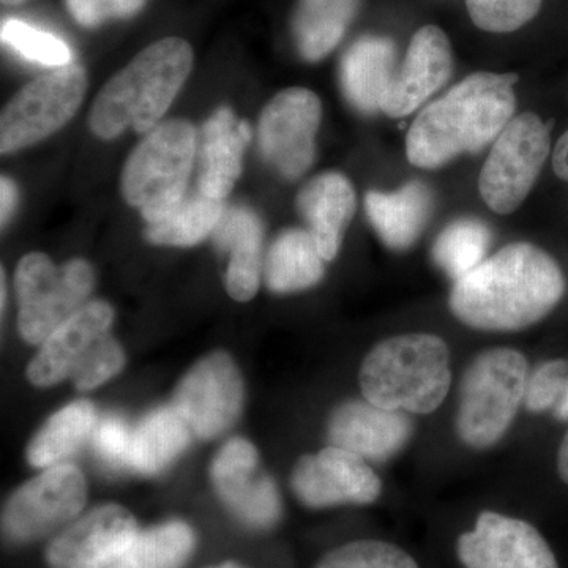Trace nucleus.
Returning a JSON list of instances; mask_svg holds the SVG:
<instances>
[{
  "instance_id": "nucleus-1",
  "label": "nucleus",
  "mask_w": 568,
  "mask_h": 568,
  "mask_svg": "<svg viewBox=\"0 0 568 568\" xmlns=\"http://www.w3.org/2000/svg\"><path fill=\"white\" fill-rule=\"evenodd\" d=\"M566 294L559 264L532 244L507 245L454 284L452 313L485 332H518L540 323Z\"/></svg>"
},
{
  "instance_id": "nucleus-2",
  "label": "nucleus",
  "mask_w": 568,
  "mask_h": 568,
  "mask_svg": "<svg viewBox=\"0 0 568 568\" xmlns=\"http://www.w3.org/2000/svg\"><path fill=\"white\" fill-rule=\"evenodd\" d=\"M517 74L474 73L417 115L407 134V159L436 170L497 140L517 108Z\"/></svg>"
},
{
  "instance_id": "nucleus-3",
  "label": "nucleus",
  "mask_w": 568,
  "mask_h": 568,
  "mask_svg": "<svg viewBox=\"0 0 568 568\" xmlns=\"http://www.w3.org/2000/svg\"><path fill=\"white\" fill-rule=\"evenodd\" d=\"M192 67L193 50L185 40L155 41L100 91L89 118L92 133L114 140L129 129L151 132L170 110Z\"/></svg>"
},
{
  "instance_id": "nucleus-4",
  "label": "nucleus",
  "mask_w": 568,
  "mask_h": 568,
  "mask_svg": "<svg viewBox=\"0 0 568 568\" xmlns=\"http://www.w3.org/2000/svg\"><path fill=\"white\" fill-rule=\"evenodd\" d=\"M366 402L406 414H432L452 384L450 351L439 336H390L373 347L361 368Z\"/></svg>"
},
{
  "instance_id": "nucleus-5",
  "label": "nucleus",
  "mask_w": 568,
  "mask_h": 568,
  "mask_svg": "<svg viewBox=\"0 0 568 568\" xmlns=\"http://www.w3.org/2000/svg\"><path fill=\"white\" fill-rule=\"evenodd\" d=\"M529 375L528 358L510 347L474 358L459 387L457 433L463 444L485 450L500 443L525 405Z\"/></svg>"
},
{
  "instance_id": "nucleus-6",
  "label": "nucleus",
  "mask_w": 568,
  "mask_h": 568,
  "mask_svg": "<svg viewBox=\"0 0 568 568\" xmlns=\"http://www.w3.org/2000/svg\"><path fill=\"white\" fill-rule=\"evenodd\" d=\"M196 151L194 126L175 119L152 129L130 153L122 171V194L148 224L160 222L181 203Z\"/></svg>"
},
{
  "instance_id": "nucleus-7",
  "label": "nucleus",
  "mask_w": 568,
  "mask_h": 568,
  "mask_svg": "<svg viewBox=\"0 0 568 568\" xmlns=\"http://www.w3.org/2000/svg\"><path fill=\"white\" fill-rule=\"evenodd\" d=\"M93 283L95 275L88 261L73 260L55 267L41 253L22 257L17 268L18 327L22 338L41 345L85 305Z\"/></svg>"
},
{
  "instance_id": "nucleus-8",
  "label": "nucleus",
  "mask_w": 568,
  "mask_h": 568,
  "mask_svg": "<svg viewBox=\"0 0 568 568\" xmlns=\"http://www.w3.org/2000/svg\"><path fill=\"white\" fill-rule=\"evenodd\" d=\"M88 77L80 65L61 67L41 74L3 108L0 151H21L61 130L80 110Z\"/></svg>"
},
{
  "instance_id": "nucleus-9",
  "label": "nucleus",
  "mask_w": 568,
  "mask_h": 568,
  "mask_svg": "<svg viewBox=\"0 0 568 568\" xmlns=\"http://www.w3.org/2000/svg\"><path fill=\"white\" fill-rule=\"evenodd\" d=\"M88 500V485L78 467L54 465L10 496L2 511V532L10 544L54 537L74 521Z\"/></svg>"
},
{
  "instance_id": "nucleus-10",
  "label": "nucleus",
  "mask_w": 568,
  "mask_h": 568,
  "mask_svg": "<svg viewBox=\"0 0 568 568\" xmlns=\"http://www.w3.org/2000/svg\"><path fill=\"white\" fill-rule=\"evenodd\" d=\"M549 153V123L536 114L518 115L497 136L478 179L491 211H517L536 183Z\"/></svg>"
},
{
  "instance_id": "nucleus-11",
  "label": "nucleus",
  "mask_w": 568,
  "mask_h": 568,
  "mask_svg": "<svg viewBox=\"0 0 568 568\" xmlns=\"http://www.w3.org/2000/svg\"><path fill=\"white\" fill-rule=\"evenodd\" d=\"M244 405V381L233 358L213 353L197 362L175 388L173 407L201 439L222 435Z\"/></svg>"
},
{
  "instance_id": "nucleus-12",
  "label": "nucleus",
  "mask_w": 568,
  "mask_h": 568,
  "mask_svg": "<svg viewBox=\"0 0 568 568\" xmlns=\"http://www.w3.org/2000/svg\"><path fill=\"white\" fill-rule=\"evenodd\" d=\"M321 114L316 93L302 88L280 92L264 108L257 126L260 149L283 178L293 181L312 166Z\"/></svg>"
},
{
  "instance_id": "nucleus-13",
  "label": "nucleus",
  "mask_w": 568,
  "mask_h": 568,
  "mask_svg": "<svg viewBox=\"0 0 568 568\" xmlns=\"http://www.w3.org/2000/svg\"><path fill=\"white\" fill-rule=\"evenodd\" d=\"M211 476L216 495L239 523L253 530L278 525L283 507L278 488L260 469L256 448L248 440H227L212 463Z\"/></svg>"
},
{
  "instance_id": "nucleus-14",
  "label": "nucleus",
  "mask_w": 568,
  "mask_h": 568,
  "mask_svg": "<svg viewBox=\"0 0 568 568\" xmlns=\"http://www.w3.org/2000/svg\"><path fill=\"white\" fill-rule=\"evenodd\" d=\"M132 511L118 504L92 508L51 537L44 549L50 568H106L140 532Z\"/></svg>"
},
{
  "instance_id": "nucleus-15",
  "label": "nucleus",
  "mask_w": 568,
  "mask_h": 568,
  "mask_svg": "<svg viewBox=\"0 0 568 568\" xmlns=\"http://www.w3.org/2000/svg\"><path fill=\"white\" fill-rule=\"evenodd\" d=\"M291 484L301 503L312 508L365 506L375 503L383 489L365 458L335 446L298 459Z\"/></svg>"
},
{
  "instance_id": "nucleus-16",
  "label": "nucleus",
  "mask_w": 568,
  "mask_h": 568,
  "mask_svg": "<svg viewBox=\"0 0 568 568\" xmlns=\"http://www.w3.org/2000/svg\"><path fill=\"white\" fill-rule=\"evenodd\" d=\"M465 568H559L555 552L532 525L496 511L478 515L457 545Z\"/></svg>"
},
{
  "instance_id": "nucleus-17",
  "label": "nucleus",
  "mask_w": 568,
  "mask_h": 568,
  "mask_svg": "<svg viewBox=\"0 0 568 568\" xmlns=\"http://www.w3.org/2000/svg\"><path fill=\"white\" fill-rule=\"evenodd\" d=\"M454 69L450 43L436 26H425L414 36L405 62L395 71L381 111L388 118H405L418 110L446 84Z\"/></svg>"
},
{
  "instance_id": "nucleus-18",
  "label": "nucleus",
  "mask_w": 568,
  "mask_h": 568,
  "mask_svg": "<svg viewBox=\"0 0 568 568\" xmlns=\"http://www.w3.org/2000/svg\"><path fill=\"white\" fill-rule=\"evenodd\" d=\"M413 428V422L403 410L384 409L366 399H351L332 414L328 439L332 446L369 462H386L405 448Z\"/></svg>"
},
{
  "instance_id": "nucleus-19",
  "label": "nucleus",
  "mask_w": 568,
  "mask_h": 568,
  "mask_svg": "<svg viewBox=\"0 0 568 568\" xmlns=\"http://www.w3.org/2000/svg\"><path fill=\"white\" fill-rule=\"evenodd\" d=\"M114 321L111 305L103 301L89 302L43 343L29 365L28 376L39 387H50L73 375L102 336L110 334Z\"/></svg>"
},
{
  "instance_id": "nucleus-20",
  "label": "nucleus",
  "mask_w": 568,
  "mask_h": 568,
  "mask_svg": "<svg viewBox=\"0 0 568 568\" xmlns=\"http://www.w3.org/2000/svg\"><path fill=\"white\" fill-rule=\"evenodd\" d=\"M252 140L248 122L239 121L230 108H220L197 138V190L223 201L242 174V159Z\"/></svg>"
},
{
  "instance_id": "nucleus-21",
  "label": "nucleus",
  "mask_w": 568,
  "mask_h": 568,
  "mask_svg": "<svg viewBox=\"0 0 568 568\" xmlns=\"http://www.w3.org/2000/svg\"><path fill=\"white\" fill-rule=\"evenodd\" d=\"M297 207L321 256L335 260L355 213L353 183L339 173L320 174L298 193Z\"/></svg>"
},
{
  "instance_id": "nucleus-22",
  "label": "nucleus",
  "mask_w": 568,
  "mask_h": 568,
  "mask_svg": "<svg viewBox=\"0 0 568 568\" xmlns=\"http://www.w3.org/2000/svg\"><path fill=\"white\" fill-rule=\"evenodd\" d=\"M213 242L222 252H230L226 290L234 301L246 302L260 287L263 223L246 207L224 211L213 231Z\"/></svg>"
},
{
  "instance_id": "nucleus-23",
  "label": "nucleus",
  "mask_w": 568,
  "mask_h": 568,
  "mask_svg": "<svg viewBox=\"0 0 568 568\" xmlns=\"http://www.w3.org/2000/svg\"><path fill=\"white\" fill-rule=\"evenodd\" d=\"M365 209L384 244L403 252L416 244L425 230L432 215L433 194L424 183L409 182L395 193H366Z\"/></svg>"
},
{
  "instance_id": "nucleus-24",
  "label": "nucleus",
  "mask_w": 568,
  "mask_h": 568,
  "mask_svg": "<svg viewBox=\"0 0 568 568\" xmlns=\"http://www.w3.org/2000/svg\"><path fill=\"white\" fill-rule=\"evenodd\" d=\"M395 47L390 40L366 37L346 52L342 84L346 99L365 114L381 110L384 93L395 74Z\"/></svg>"
},
{
  "instance_id": "nucleus-25",
  "label": "nucleus",
  "mask_w": 568,
  "mask_h": 568,
  "mask_svg": "<svg viewBox=\"0 0 568 568\" xmlns=\"http://www.w3.org/2000/svg\"><path fill=\"white\" fill-rule=\"evenodd\" d=\"M323 275L324 257L308 231H284L268 250L265 283L276 294L308 290L320 283Z\"/></svg>"
},
{
  "instance_id": "nucleus-26",
  "label": "nucleus",
  "mask_w": 568,
  "mask_h": 568,
  "mask_svg": "<svg viewBox=\"0 0 568 568\" xmlns=\"http://www.w3.org/2000/svg\"><path fill=\"white\" fill-rule=\"evenodd\" d=\"M190 436L173 406L153 410L133 432L130 467L144 476L162 473L185 450Z\"/></svg>"
},
{
  "instance_id": "nucleus-27",
  "label": "nucleus",
  "mask_w": 568,
  "mask_h": 568,
  "mask_svg": "<svg viewBox=\"0 0 568 568\" xmlns=\"http://www.w3.org/2000/svg\"><path fill=\"white\" fill-rule=\"evenodd\" d=\"M196 545L192 526L171 519L140 530L130 547L106 568H185Z\"/></svg>"
},
{
  "instance_id": "nucleus-28",
  "label": "nucleus",
  "mask_w": 568,
  "mask_h": 568,
  "mask_svg": "<svg viewBox=\"0 0 568 568\" xmlns=\"http://www.w3.org/2000/svg\"><path fill=\"white\" fill-rule=\"evenodd\" d=\"M355 9L357 0H298L294 36L302 58L316 62L334 50Z\"/></svg>"
},
{
  "instance_id": "nucleus-29",
  "label": "nucleus",
  "mask_w": 568,
  "mask_h": 568,
  "mask_svg": "<svg viewBox=\"0 0 568 568\" xmlns=\"http://www.w3.org/2000/svg\"><path fill=\"white\" fill-rule=\"evenodd\" d=\"M95 409L89 402L62 407L43 425L28 448V459L36 467H51L69 458L92 435Z\"/></svg>"
},
{
  "instance_id": "nucleus-30",
  "label": "nucleus",
  "mask_w": 568,
  "mask_h": 568,
  "mask_svg": "<svg viewBox=\"0 0 568 568\" xmlns=\"http://www.w3.org/2000/svg\"><path fill=\"white\" fill-rule=\"evenodd\" d=\"M223 213V201L200 190L186 193L163 220L148 224L145 239L155 245L193 246L213 234Z\"/></svg>"
},
{
  "instance_id": "nucleus-31",
  "label": "nucleus",
  "mask_w": 568,
  "mask_h": 568,
  "mask_svg": "<svg viewBox=\"0 0 568 568\" xmlns=\"http://www.w3.org/2000/svg\"><path fill=\"white\" fill-rule=\"evenodd\" d=\"M491 244V231L478 220L463 219L448 224L433 245V260L454 282L484 263Z\"/></svg>"
},
{
  "instance_id": "nucleus-32",
  "label": "nucleus",
  "mask_w": 568,
  "mask_h": 568,
  "mask_svg": "<svg viewBox=\"0 0 568 568\" xmlns=\"http://www.w3.org/2000/svg\"><path fill=\"white\" fill-rule=\"evenodd\" d=\"M316 568H418L405 549L381 540H355L324 555Z\"/></svg>"
},
{
  "instance_id": "nucleus-33",
  "label": "nucleus",
  "mask_w": 568,
  "mask_h": 568,
  "mask_svg": "<svg viewBox=\"0 0 568 568\" xmlns=\"http://www.w3.org/2000/svg\"><path fill=\"white\" fill-rule=\"evenodd\" d=\"M0 37L11 50L17 51L28 61L41 63V65L61 69V67L70 65L71 58H73L65 41L50 32L40 31L24 21H3Z\"/></svg>"
},
{
  "instance_id": "nucleus-34",
  "label": "nucleus",
  "mask_w": 568,
  "mask_h": 568,
  "mask_svg": "<svg viewBox=\"0 0 568 568\" xmlns=\"http://www.w3.org/2000/svg\"><path fill=\"white\" fill-rule=\"evenodd\" d=\"M474 24L488 32H514L536 17L541 0H466Z\"/></svg>"
},
{
  "instance_id": "nucleus-35",
  "label": "nucleus",
  "mask_w": 568,
  "mask_h": 568,
  "mask_svg": "<svg viewBox=\"0 0 568 568\" xmlns=\"http://www.w3.org/2000/svg\"><path fill=\"white\" fill-rule=\"evenodd\" d=\"M123 364H125V354L121 345L112 338L111 334H106L92 347L91 353L82 358L71 377L74 386L80 390H92L118 375Z\"/></svg>"
},
{
  "instance_id": "nucleus-36",
  "label": "nucleus",
  "mask_w": 568,
  "mask_h": 568,
  "mask_svg": "<svg viewBox=\"0 0 568 568\" xmlns=\"http://www.w3.org/2000/svg\"><path fill=\"white\" fill-rule=\"evenodd\" d=\"M568 379V362L562 358L545 362L529 375L525 406L530 413L555 409Z\"/></svg>"
},
{
  "instance_id": "nucleus-37",
  "label": "nucleus",
  "mask_w": 568,
  "mask_h": 568,
  "mask_svg": "<svg viewBox=\"0 0 568 568\" xmlns=\"http://www.w3.org/2000/svg\"><path fill=\"white\" fill-rule=\"evenodd\" d=\"M132 443L133 432L122 417L104 416L93 426V452L106 466L114 469L130 467Z\"/></svg>"
},
{
  "instance_id": "nucleus-38",
  "label": "nucleus",
  "mask_w": 568,
  "mask_h": 568,
  "mask_svg": "<svg viewBox=\"0 0 568 568\" xmlns=\"http://www.w3.org/2000/svg\"><path fill=\"white\" fill-rule=\"evenodd\" d=\"M145 0H67L74 20L85 28H97L111 18H130L144 7Z\"/></svg>"
},
{
  "instance_id": "nucleus-39",
  "label": "nucleus",
  "mask_w": 568,
  "mask_h": 568,
  "mask_svg": "<svg viewBox=\"0 0 568 568\" xmlns=\"http://www.w3.org/2000/svg\"><path fill=\"white\" fill-rule=\"evenodd\" d=\"M0 194H2V224L9 222L10 216L13 215L14 207H17V186L14 183L10 181V179L2 178L0 181Z\"/></svg>"
},
{
  "instance_id": "nucleus-40",
  "label": "nucleus",
  "mask_w": 568,
  "mask_h": 568,
  "mask_svg": "<svg viewBox=\"0 0 568 568\" xmlns=\"http://www.w3.org/2000/svg\"><path fill=\"white\" fill-rule=\"evenodd\" d=\"M552 170L559 179L568 182V132L560 136L552 152Z\"/></svg>"
},
{
  "instance_id": "nucleus-41",
  "label": "nucleus",
  "mask_w": 568,
  "mask_h": 568,
  "mask_svg": "<svg viewBox=\"0 0 568 568\" xmlns=\"http://www.w3.org/2000/svg\"><path fill=\"white\" fill-rule=\"evenodd\" d=\"M558 473L560 480L568 485V432L560 443L558 452Z\"/></svg>"
},
{
  "instance_id": "nucleus-42",
  "label": "nucleus",
  "mask_w": 568,
  "mask_h": 568,
  "mask_svg": "<svg viewBox=\"0 0 568 568\" xmlns=\"http://www.w3.org/2000/svg\"><path fill=\"white\" fill-rule=\"evenodd\" d=\"M555 413V417L560 422H568V379L566 384V388H564V394L560 396L558 405L552 409Z\"/></svg>"
},
{
  "instance_id": "nucleus-43",
  "label": "nucleus",
  "mask_w": 568,
  "mask_h": 568,
  "mask_svg": "<svg viewBox=\"0 0 568 568\" xmlns=\"http://www.w3.org/2000/svg\"><path fill=\"white\" fill-rule=\"evenodd\" d=\"M205 568H245L241 566L239 562H234V560H224V562L219 564V566H211Z\"/></svg>"
},
{
  "instance_id": "nucleus-44",
  "label": "nucleus",
  "mask_w": 568,
  "mask_h": 568,
  "mask_svg": "<svg viewBox=\"0 0 568 568\" xmlns=\"http://www.w3.org/2000/svg\"><path fill=\"white\" fill-rule=\"evenodd\" d=\"M6 306V276L2 274V308Z\"/></svg>"
},
{
  "instance_id": "nucleus-45",
  "label": "nucleus",
  "mask_w": 568,
  "mask_h": 568,
  "mask_svg": "<svg viewBox=\"0 0 568 568\" xmlns=\"http://www.w3.org/2000/svg\"><path fill=\"white\" fill-rule=\"evenodd\" d=\"M24 2V0H2L6 6H18V3Z\"/></svg>"
}]
</instances>
